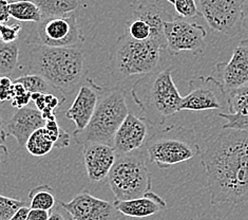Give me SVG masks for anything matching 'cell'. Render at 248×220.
Returning <instances> with one entry per match:
<instances>
[{"instance_id":"52a82bcc","label":"cell","mask_w":248,"mask_h":220,"mask_svg":"<svg viewBox=\"0 0 248 220\" xmlns=\"http://www.w3.org/2000/svg\"><path fill=\"white\" fill-rule=\"evenodd\" d=\"M107 179L115 200L138 198L152 191V177L140 150L117 154Z\"/></svg>"},{"instance_id":"277c9868","label":"cell","mask_w":248,"mask_h":220,"mask_svg":"<svg viewBox=\"0 0 248 220\" xmlns=\"http://www.w3.org/2000/svg\"><path fill=\"white\" fill-rule=\"evenodd\" d=\"M164 51H166V40H137L128 33L124 34L112 47L111 73L119 80L151 73L158 69Z\"/></svg>"},{"instance_id":"5bb4252c","label":"cell","mask_w":248,"mask_h":220,"mask_svg":"<svg viewBox=\"0 0 248 220\" xmlns=\"http://www.w3.org/2000/svg\"><path fill=\"white\" fill-rule=\"evenodd\" d=\"M148 122L144 118L129 114L114 135L112 146L116 154H125L140 150L147 141Z\"/></svg>"},{"instance_id":"4dcf8cb0","label":"cell","mask_w":248,"mask_h":220,"mask_svg":"<svg viewBox=\"0 0 248 220\" xmlns=\"http://www.w3.org/2000/svg\"><path fill=\"white\" fill-rule=\"evenodd\" d=\"M22 205H26L25 201L0 195V220H10Z\"/></svg>"},{"instance_id":"d4e9b609","label":"cell","mask_w":248,"mask_h":220,"mask_svg":"<svg viewBox=\"0 0 248 220\" xmlns=\"http://www.w3.org/2000/svg\"><path fill=\"white\" fill-rule=\"evenodd\" d=\"M19 59V43H4L0 39V76L11 75L17 68Z\"/></svg>"},{"instance_id":"30bf717a","label":"cell","mask_w":248,"mask_h":220,"mask_svg":"<svg viewBox=\"0 0 248 220\" xmlns=\"http://www.w3.org/2000/svg\"><path fill=\"white\" fill-rule=\"evenodd\" d=\"M197 4L201 15L212 31L233 37L243 30V0H198Z\"/></svg>"},{"instance_id":"603a6c76","label":"cell","mask_w":248,"mask_h":220,"mask_svg":"<svg viewBox=\"0 0 248 220\" xmlns=\"http://www.w3.org/2000/svg\"><path fill=\"white\" fill-rule=\"evenodd\" d=\"M32 101L35 104V108L41 112L45 120H56L55 109L62 106L66 98L57 97L53 92L46 93H32Z\"/></svg>"},{"instance_id":"6da1fadb","label":"cell","mask_w":248,"mask_h":220,"mask_svg":"<svg viewBox=\"0 0 248 220\" xmlns=\"http://www.w3.org/2000/svg\"><path fill=\"white\" fill-rule=\"evenodd\" d=\"M212 205L248 202V130L224 129L201 148Z\"/></svg>"},{"instance_id":"2e32d148","label":"cell","mask_w":248,"mask_h":220,"mask_svg":"<svg viewBox=\"0 0 248 220\" xmlns=\"http://www.w3.org/2000/svg\"><path fill=\"white\" fill-rule=\"evenodd\" d=\"M100 89L102 86L91 79H86L79 87L73 104L64 114L67 118L74 122L76 129L85 128L90 122L96 108Z\"/></svg>"},{"instance_id":"9a60e30c","label":"cell","mask_w":248,"mask_h":220,"mask_svg":"<svg viewBox=\"0 0 248 220\" xmlns=\"http://www.w3.org/2000/svg\"><path fill=\"white\" fill-rule=\"evenodd\" d=\"M116 152L112 145L105 143H87L84 145L82 159L88 178L92 182H100L107 177L113 166Z\"/></svg>"},{"instance_id":"836d02e7","label":"cell","mask_w":248,"mask_h":220,"mask_svg":"<svg viewBox=\"0 0 248 220\" xmlns=\"http://www.w3.org/2000/svg\"><path fill=\"white\" fill-rule=\"evenodd\" d=\"M14 90V82L10 76L3 75L0 77V103L11 101Z\"/></svg>"},{"instance_id":"e0dca14e","label":"cell","mask_w":248,"mask_h":220,"mask_svg":"<svg viewBox=\"0 0 248 220\" xmlns=\"http://www.w3.org/2000/svg\"><path fill=\"white\" fill-rule=\"evenodd\" d=\"M45 123L46 120L39 110L26 106L15 110L4 126V129L8 135L15 138L20 147H25L29 136L36 129L44 127Z\"/></svg>"},{"instance_id":"7a4b0ae2","label":"cell","mask_w":248,"mask_h":220,"mask_svg":"<svg viewBox=\"0 0 248 220\" xmlns=\"http://www.w3.org/2000/svg\"><path fill=\"white\" fill-rule=\"evenodd\" d=\"M86 56L81 48H54L33 46L28 73L43 76L63 94H72L86 80Z\"/></svg>"},{"instance_id":"3957f363","label":"cell","mask_w":248,"mask_h":220,"mask_svg":"<svg viewBox=\"0 0 248 220\" xmlns=\"http://www.w3.org/2000/svg\"><path fill=\"white\" fill-rule=\"evenodd\" d=\"M131 89L133 102L152 127H162L167 118L180 112L182 96L176 88L171 67L141 75Z\"/></svg>"},{"instance_id":"f35d334b","label":"cell","mask_w":248,"mask_h":220,"mask_svg":"<svg viewBox=\"0 0 248 220\" xmlns=\"http://www.w3.org/2000/svg\"><path fill=\"white\" fill-rule=\"evenodd\" d=\"M29 210H30V207H28L27 205L20 206L10 220H27Z\"/></svg>"},{"instance_id":"d6a6232c","label":"cell","mask_w":248,"mask_h":220,"mask_svg":"<svg viewBox=\"0 0 248 220\" xmlns=\"http://www.w3.org/2000/svg\"><path fill=\"white\" fill-rule=\"evenodd\" d=\"M22 31V26L18 22L0 23V39L4 43H14L17 41Z\"/></svg>"},{"instance_id":"8d00e7d4","label":"cell","mask_w":248,"mask_h":220,"mask_svg":"<svg viewBox=\"0 0 248 220\" xmlns=\"http://www.w3.org/2000/svg\"><path fill=\"white\" fill-rule=\"evenodd\" d=\"M10 18V3L8 0H0V23L9 22Z\"/></svg>"},{"instance_id":"ac0fdd59","label":"cell","mask_w":248,"mask_h":220,"mask_svg":"<svg viewBox=\"0 0 248 220\" xmlns=\"http://www.w3.org/2000/svg\"><path fill=\"white\" fill-rule=\"evenodd\" d=\"M217 117L226 121L224 129L248 130V84L228 92L227 110Z\"/></svg>"},{"instance_id":"ba28073f","label":"cell","mask_w":248,"mask_h":220,"mask_svg":"<svg viewBox=\"0 0 248 220\" xmlns=\"http://www.w3.org/2000/svg\"><path fill=\"white\" fill-rule=\"evenodd\" d=\"M26 43L54 48H81L85 36L79 28L78 17L72 12L36 22L29 32Z\"/></svg>"},{"instance_id":"ab89813d","label":"cell","mask_w":248,"mask_h":220,"mask_svg":"<svg viewBox=\"0 0 248 220\" xmlns=\"http://www.w3.org/2000/svg\"><path fill=\"white\" fill-rule=\"evenodd\" d=\"M9 158V151L8 147L3 143H0V164L2 162H5Z\"/></svg>"},{"instance_id":"7402d4cb","label":"cell","mask_w":248,"mask_h":220,"mask_svg":"<svg viewBox=\"0 0 248 220\" xmlns=\"http://www.w3.org/2000/svg\"><path fill=\"white\" fill-rule=\"evenodd\" d=\"M10 14L12 18L17 21L36 23L43 20L39 8L31 0H18L11 2Z\"/></svg>"},{"instance_id":"d590c367","label":"cell","mask_w":248,"mask_h":220,"mask_svg":"<svg viewBox=\"0 0 248 220\" xmlns=\"http://www.w3.org/2000/svg\"><path fill=\"white\" fill-rule=\"evenodd\" d=\"M50 211L40 209H30L28 213L27 220H48Z\"/></svg>"},{"instance_id":"1f68e13d","label":"cell","mask_w":248,"mask_h":220,"mask_svg":"<svg viewBox=\"0 0 248 220\" xmlns=\"http://www.w3.org/2000/svg\"><path fill=\"white\" fill-rule=\"evenodd\" d=\"M32 101V93L29 92L27 89L23 87L19 83L14 82V90L13 96L11 99L12 106L16 109L23 108L29 105Z\"/></svg>"},{"instance_id":"5b68a950","label":"cell","mask_w":248,"mask_h":220,"mask_svg":"<svg viewBox=\"0 0 248 220\" xmlns=\"http://www.w3.org/2000/svg\"><path fill=\"white\" fill-rule=\"evenodd\" d=\"M129 114L126 93L122 88L102 87L98 102L90 122L82 129H75L76 143H105L112 145L114 135Z\"/></svg>"},{"instance_id":"8fae6325","label":"cell","mask_w":248,"mask_h":220,"mask_svg":"<svg viewBox=\"0 0 248 220\" xmlns=\"http://www.w3.org/2000/svg\"><path fill=\"white\" fill-rule=\"evenodd\" d=\"M164 37L166 40V50L171 56L182 52H192L194 54L203 53L206 47V29L196 22L185 18H172L164 22Z\"/></svg>"},{"instance_id":"8992f818","label":"cell","mask_w":248,"mask_h":220,"mask_svg":"<svg viewBox=\"0 0 248 220\" xmlns=\"http://www.w3.org/2000/svg\"><path fill=\"white\" fill-rule=\"evenodd\" d=\"M149 161L158 169L189 161L201 153V146L194 130L185 126L158 127L145 143Z\"/></svg>"},{"instance_id":"484cf974","label":"cell","mask_w":248,"mask_h":220,"mask_svg":"<svg viewBox=\"0 0 248 220\" xmlns=\"http://www.w3.org/2000/svg\"><path fill=\"white\" fill-rule=\"evenodd\" d=\"M29 199H30V209L51 211L57 203L53 189L48 184L33 187L29 192Z\"/></svg>"},{"instance_id":"f1b7e54d","label":"cell","mask_w":248,"mask_h":220,"mask_svg":"<svg viewBox=\"0 0 248 220\" xmlns=\"http://www.w3.org/2000/svg\"><path fill=\"white\" fill-rule=\"evenodd\" d=\"M127 29L130 36L137 40L148 39L151 37L152 34L151 27L148 23L143 19L137 18V17H132V18L127 22Z\"/></svg>"},{"instance_id":"7c38bea8","label":"cell","mask_w":248,"mask_h":220,"mask_svg":"<svg viewBox=\"0 0 248 220\" xmlns=\"http://www.w3.org/2000/svg\"><path fill=\"white\" fill-rule=\"evenodd\" d=\"M73 220H125L126 216L122 214L114 202L99 199L87 189L75 195L69 201H60Z\"/></svg>"},{"instance_id":"83f0119b","label":"cell","mask_w":248,"mask_h":220,"mask_svg":"<svg viewBox=\"0 0 248 220\" xmlns=\"http://www.w3.org/2000/svg\"><path fill=\"white\" fill-rule=\"evenodd\" d=\"M45 128L48 132L55 148H64L70 145L71 135L58 125L56 120H46Z\"/></svg>"},{"instance_id":"cb8c5ba5","label":"cell","mask_w":248,"mask_h":220,"mask_svg":"<svg viewBox=\"0 0 248 220\" xmlns=\"http://www.w3.org/2000/svg\"><path fill=\"white\" fill-rule=\"evenodd\" d=\"M54 147V143L51 140L46 129L40 127L29 136L26 142L25 148L28 152L34 157H44L48 154Z\"/></svg>"},{"instance_id":"4fadbf2b","label":"cell","mask_w":248,"mask_h":220,"mask_svg":"<svg viewBox=\"0 0 248 220\" xmlns=\"http://www.w3.org/2000/svg\"><path fill=\"white\" fill-rule=\"evenodd\" d=\"M215 76L227 92L248 84V39L241 40L227 63L216 65Z\"/></svg>"},{"instance_id":"9c48e42d","label":"cell","mask_w":248,"mask_h":220,"mask_svg":"<svg viewBox=\"0 0 248 220\" xmlns=\"http://www.w3.org/2000/svg\"><path fill=\"white\" fill-rule=\"evenodd\" d=\"M228 92L216 76L199 75L189 81V89L182 98L180 110H227Z\"/></svg>"},{"instance_id":"ffe728a7","label":"cell","mask_w":248,"mask_h":220,"mask_svg":"<svg viewBox=\"0 0 248 220\" xmlns=\"http://www.w3.org/2000/svg\"><path fill=\"white\" fill-rule=\"evenodd\" d=\"M132 17L145 20L151 27L152 34L150 38L165 40L164 22L174 18L172 14L157 3H141L133 11Z\"/></svg>"},{"instance_id":"d6986e66","label":"cell","mask_w":248,"mask_h":220,"mask_svg":"<svg viewBox=\"0 0 248 220\" xmlns=\"http://www.w3.org/2000/svg\"><path fill=\"white\" fill-rule=\"evenodd\" d=\"M114 204L122 214L132 218H145L164 211L167 202L152 191L129 200H115Z\"/></svg>"},{"instance_id":"4316f807","label":"cell","mask_w":248,"mask_h":220,"mask_svg":"<svg viewBox=\"0 0 248 220\" xmlns=\"http://www.w3.org/2000/svg\"><path fill=\"white\" fill-rule=\"evenodd\" d=\"M16 83H19L23 87H25L29 92L31 93H46V92H52V90H55L48 82H46L43 76L34 73H27L23 74L14 81ZM56 91V90H55Z\"/></svg>"},{"instance_id":"f546056e","label":"cell","mask_w":248,"mask_h":220,"mask_svg":"<svg viewBox=\"0 0 248 220\" xmlns=\"http://www.w3.org/2000/svg\"><path fill=\"white\" fill-rule=\"evenodd\" d=\"M173 7L179 17L189 19L202 16L200 13L196 0H173Z\"/></svg>"},{"instance_id":"44dd1931","label":"cell","mask_w":248,"mask_h":220,"mask_svg":"<svg viewBox=\"0 0 248 220\" xmlns=\"http://www.w3.org/2000/svg\"><path fill=\"white\" fill-rule=\"evenodd\" d=\"M31 1L39 8L43 19L70 14L79 7V0H31Z\"/></svg>"},{"instance_id":"60d3db41","label":"cell","mask_w":248,"mask_h":220,"mask_svg":"<svg viewBox=\"0 0 248 220\" xmlns=\"http://www.w3.org/2000/svg\"><path fill=\"white\" fill-rule=\"evenodd\" d=\"M7 133H5L4 129V125H3V120L1 116H0V143H4L5 140H7Z\"/></svg>"},{"instance_id":"74e56055","label":"cell","mask_w":248,"mask_h":220,"mask_svg":"<svg viewBox=\"0 0 248 220\" xmlns=\"http://www.w3.org/2000/svg\"><path fill=\"white\" fill-rule=\"evenodd\" d=\"M242 29L248 31V0H243L242 5Z\"/></svg>"},{"instance_id":"e575fe53","label":"cell","mask_w":248,"mask_h":220,"mask_svg":"<svg viewBox=\"0 0 248 220\" xmlns=\"http://www.w3.org/2000/svg\"><path fill=\"white\" fill-rule=\"evenodd\" d=\"M48 220H73V219L60 202H57L56 205L51 210Z\"/></svg>"}]
</instances>
